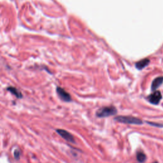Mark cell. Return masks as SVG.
Wrapping results in <instances>:
<instances>
[{"instance_id":"obj_1","label":"cell","mask_w":163,"mask_h":163,"mask_svg":"<svg viewBox=\"0 0 163 163\" xmlns=\"http://www.w3.org/2000/svg\"><path fill=\"white\" fill-rule=\"evenodd\" d=\"M117 112V110L116 107L113 106L110 107H102L100 109H98L96 111V116L100 118L107 117L110 116H112L116 115Z\"/></svg>"},{"instance_id":"obj_2","label":"cell","mask_w":163,"mask_h":163,"mask_svg":"<svg viewBox=\"0 0 163 163\" xmlns=\"http://www.w3.org/2000/svg\"><path fill=\"white\" fill-rule=\"evenodd\" d=\"M114 119L120 123L135 124V125H142L143 124V121L141 119L131 116H118L115 118Z\"/></svg>"},{"instance_id":"obj_3","label":"cell","mask_w":163,"mask_h":163,"mask_svg":"<svg viewBox=\"0 0 163 163\" xmlns=\"http://www.w3.org/2000/svg\"><path fill=\"white\" fill-rule=\"evenodd\" d=\"M148 100L150 103L153 105H158L162 99V94L159 91H155L152 94L149 95Z\"/></svg>"},{"instance_id":"obj_4","label":"cell","mask_w":163,"mask_h":163,"mask_svg":"<svg viewBox=\"0 0 163 163\" xmlns=\"http://www.w3.org/2000/svg\"><path fill=\"white\" fill-rule=\"evenodd\" d=\"M56 91L57 94L59 96V97L63 101L66 102H69L72 101L71 96H70L68 92H67L65 89H63L61 87H57Z\"/></svg>"},{"instance_id":"obj_5","label":"cell","mask_w":163,"mask_h":163,"mask_svg":"<svg viewBox=\"0 0 163 163\" xmlns=\"http://www.w3.org/2000/svg\"><path fill=\"white\" fill-rule=\"evenodd\" d=\"M56 131L63 138L66 140V141L71 142V143L75 142L74 137H73V136L72 135L71 133H69V132L67 131L64 130V129H57Z\"/></svg>"},{"instance_id":"obj_6","label":"cell","mask_w":163,"mask_h":163,"mask_svg":"<svg viewBox=\"0 0 163 163\" xmlns=\"http://www.w3.org/2000/svg\"><path fill=\"white\" fill-rule=\"evenodd\" d=\"M163 83V76H159V77L156 78L152 82L151 89L152 91H155L156 89L159 88L161 84Z\"/></svg>"},{"instance_id":"obj_7","label":"cell","mask_w":163,"mask_h":163,"mask_svg":"<svg viewBox=\"0 0 163 163\" xmlns=\"http://www.w3.org/2000/svg\"><path fill=\"white\" fill-rule=\"evenodd\" d=\"M150 60L149 59H143L136 63V68L138 69H142L149 65Z\"/></svg>"},{"instance_id":"obj_8","label":"cell","mask_w":163,"mask_h":163,"mask_svg":"<svg viewBox=\"0 0 163 163\" xmlns=\"http://www.w3.org/2000/svg\"><path fill=\"white\" fill-rule=\"evenodd\" d=\"M7 90L10 92L12 94H14V96H15L17 98H22V95L21 92L19 91L17 89H16L15 87H9L7 88Z\"/></svg>"},{"instance_id":"obj_9","label":"cell","mask_w":163,"mask_h":163,"mask_svg":"<svg viewBox=\"0 0 163 163\" xmlns=\"http://www.w3.org/2000/svg\"><path fill=\"white\" fill-rule=\"evenodd\" d=\"M136 159L140 163L144 162L146 160V155L143 152H138L136 154Z\"/></svg>"},{"instance_id":"obj_10","label":"cell","mask_w":163,"mask_h":163,"mask_svg":"<svg viewBox=\"0 0 163 163\" xmlns=\"http://www.w3.org/2000/svg\"><path fill=\"white\" fill-rule=\"evenodd\" d=\"M150 125H151L152 126H156V127H163V124H157V123H155V122H146Z\"/></svg>"},{"instance_id":"obj_11","label":"cell","mask_w":163,"mask_h":163,"mask_svg":"<svg viewBox=\"0 0 163 163\" xmlns=\"http://www.w3.org/2000/svg\"><path fill=\"white\" fill-rule=\"evenodd\" d=\"M14 156H15V159H18L19 158V157H20V152H19V151H15L14 152Z\"/></svg>"},{"instance_id":"obj_12","label":"cell","mask_w":163,"mask_h":163,"mask_svg":"<svg viewBox=\"0 0 163 163\" xmlns=\"http://www.w3.org/2000/svg\"><path fill=\"white\" fill-rule=\"evenodd\" d=\"M153 163H158V162H157V161H155V162H154Z\"/></svg>"}]
</instances>
